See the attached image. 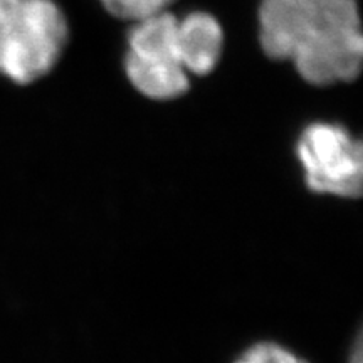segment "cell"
<instances>
[{
	"label": "cell",
	"mask_w": 363,
	"mask_h": 363,
	"mask_svg": "<svg viewBox=\"0 0 363 363\" xmlns=\"http://www.w3.org/2000/svg\"><path fill=\"white\" fill-rule=\"evenodd\" d=\"M350 363H363L362 362V345H360V342L357 343L355 352H353V357L350 358Z\"/></svg>",
	"instance_id": "cell-8"
},
{
	"label": "cell",
	"mask_w": 363,
	"mask_h": 363,
	"mask_svg": "<svg viewBox=\"0 0 363 363\" xmlns=\"http://www.w3.org/2000/svg\"><path fill=\"white\" fill-rule=\"evenodd\" d=\"M71 22L57 0H0V78L27 86L59 65Z\"/></svg>",
	"instance_id": "cell-2"
},
{
	"label": "cell",
	"mask_w": 363,
	"mask_h": 363,
	"mask_svg": "<svg viewBox=\"0 0 363 363\" xmlns=\"http://www.w3.org/2000/svg\"><path fill=\"white\" fill-rule=\"evenodd\" d=\"M235 363H308L296 353L276 343H257L240 355Z\"/></svg>",
	"instance_id": "cell-7"
},
{
	"label": "cell",
	"mask_w": 363,
	"mask_h": 363,
	"mask_svg": "<svg viewBox=\"0 0 363 363\" xmlns=\"http://www.w3.org/2000/svg\"><path fill=\"white\" fill-rule=\"evenodd\" d=\"M123 69L131 86L148 99L170 101L187 93L192 78L182 65L174 9L128 24Z\"/></svg>",
	"instance_id": "cell-3"
},
{
	"label": "cell",
	"mask_w": 363,
	"mask_h": 363,
	"mask_svg": "<svg viewBox=\"0 0 363 363\" xmlns=\"http://www.w3.org/2000/svg\"><path fill=\"white\" fill-rule=\"evenodd\" d=\"M296 153L313 192L352 199L362 194L363 148L358 138L337 123L308 125Z\"/></svg>",
	"instance_id": "cell-4"
},
{
	"label": "cell",
	"mask_w": 363,
	"mask_h": 363,
	"mask_svg": "<svg viewBox=\"0 0 363 363\" xmlns=\"http://www.w3.org/2000/svg\"><path fill=\"white\" fill-rule=\"evenodd\" d=\"M177 43L190 78H203L216 71L224 56V26L216 13L203 9L177 13Z\"/></svg>",
	"instance_id": "cell-5"
},
{
	"label": "cell",
	"mask_w": 363,
	"mask_h": 363,
	"mask_svg": "<svg viewBox=\"0 0 363 363\" xmlns=\"http://www.w3.org/2000/svg\"><path fill=\"white\" fill-rule=\"evenodd\" d=\"M179 0H98L108 16L126 24L136 22L155 13L172 11Z\"/></svg>",
	"instance_id": "cell-6"
},
{
	"label": "cell",
	"mask_w": 363,
	"mask_h": 363,
	"mask_svg": "<svg viewBox=\"0 0 363 363\" xmlns=\"http://www.w3.org/2000/svg\"><path fill=\"white\" fill-rule=\"evenodd\" d=\"M256 26L262 52L289 62L308 84L326 88L360 76L358 0H259Z\"/></svg>",
	"instance_id": "cell-1"
}]
</instances>
